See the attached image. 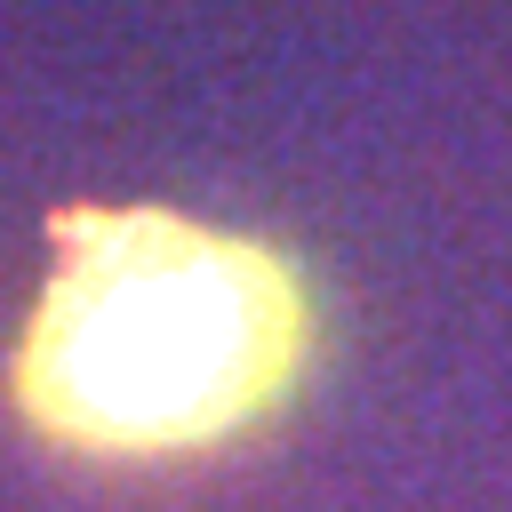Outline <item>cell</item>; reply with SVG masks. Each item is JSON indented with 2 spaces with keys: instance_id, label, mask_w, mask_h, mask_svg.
Instances as JSON below:
<instances>
[{
  "instance_id": "1",
  "label": "cell",
  "mask_w": 512,
  "mask_h": 512,
  "mask_svg": "<svg viewBox=\"0 0 512 512\" xmlns=\"http://www.w3.org/2000/svg\"><path fill=\"white\" fill-rule=\"evenodd\" d=\"M312 344L320 304L280 240L184 208H64L8 392L72 456L168 464L256 432Z\"/></svg>"
}]
</instances>
